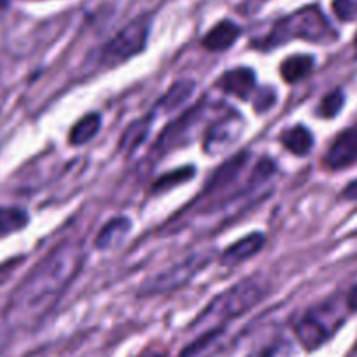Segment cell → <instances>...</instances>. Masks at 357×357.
I'll return each instance as SVG.
<instances>
[{
  "label": "cell",
  "instance_id": "cell-20",
  "mask_svg": "<svg viewBox=\"0 0 357 357\" xmlns=\"http://www.w3.org/2000/svg\"><path fill=\"white\" fill-rule=\"evenodd\" d=\"M28 225L26 211L20 208L0 209V237H7L14 232H20Z\"/></svg>",
  "mask_w": 357,
  "mask_h": 357
},
{
  "label": "cell",
  "instance_id": "cell-23",
  "mask_svg": "<svg viewBox=\"0 0 357 357\" xmlns=\"http://www.w3.org/2000/svg\"><path fill=\"white\" fill-rule=\"evenodd\" d=\"M335 16L344 23L357 20V0H333L331 3Z\"/></svg>",
  "mask_w": 357,
  "mask_h": 357
},
{
  "label": "cell",
  "instance_id": "cell-12",
  "mask_svg": "<svg viewBox=\"0 0 357 357\" xmlns=\"http://www.w3.org/2000/svg\"><path fill=\"white\" fill-rule=\"evenodd\" d=\"M265 246V236L261 232H253L250 236L243 237V239L236 241L234 244H230L225 251L220 257V261L225 267H236L241 265L243 261L250 260V258L257 257Z\"/></svg>",
  "mask_w": 357,
  "mask_h": 357
},
{
  "label": "cell",
  "instance_id": "cell-3",
  "mask_svg": "<svg viewBox=\"0 0 357 357\" xmlns=\"http://www.w3.org/2000/svg\"><path fill=\"white\" fill-rule=\"evenodd\" d=\"M267 295V288L257 279H244L237 282L232 288L223 291L222 295L215 296L208 303L204 310L199 314L192 328H201V333H208L213 330H223L229 321L237 319L246 314L255 305L261 302Z\"/></svg>",
  "mask_w": 357,
  "mask_h": 357
},
{
  "label": "cell",
  "instance_id": "cell-9",
  "mask_svg": "<svg viewBox=\"0 0 357 357\" xmlns=\"http://www.w3.org/2000/svg\"><path fill=\"white\" fill-rule=\"evenodd\" d=\"M248 160H250V155L246 152H241L237 155H234L232 159L227 160V162H223L222 167L216 169L213 173V176L209 178V183L206 185L204 192H202V197L215 199L216 195L223 194L230 185H234L239 180L244 167L248 166Z\"/></svg>",
  "mask_w": 357,
  "mask_h": 357
},
{
  "label": "cell",
  "instance_id": "cell-27",
  "mask_svg": "<svg viewBox=\"0 0 357 357\" xmlns=\"http://www.w3.org/2000/svg\"><path fill=\"white\" fill-rule=\"evenodd\" d=\"M7 335H9V331H7V324L3 323V321H0V352L3 351V345H6L7 342Z\"/></svg>",
  "mask_w": 357,
  "mask_h": 357
},
{
  "label": "cell",
  "instance_id": "cell-18",
  "mask_svg": "<svg viewBox=\"0 0 357 357\" xmlns=\"http://www.w3.org/2000/svg\"><path fill=\"white\" fill-rule=\"evenodd\" d=\"M195 91V84L192 80H178L174 82L173 86L167 89V93L160 98L159 107L164 108L166 112L174 110V108L181 107L188 98L194 94Z\"/></svg>",
  "mask_w": 357,
  "mask_h": 357
},
{
  "label": "cell",
  "instance_id": "cell-22",
  "mask_svg": "<svg viewBox=\"0 0 357 357\" xmlns=\"http://www.w3.org/2000/svg\"><path fill=\"white\" fill-rule=\"evenodd\" d=\"M344 103H345V96L344 93H342V89L331 91V93H328L326 96L323 98V101H321L319 114L326 119L335 117V115L342 110Z\"/></svg>",
  "mask_w": 357,
  "mask_h": 357
},
{
  "label": "cell",
  "instance_id": "cell-5",
  "mask_svg": "<svg viewBox=\"0 0 357 357\" xmlns=\"http://www.w3.org/2000/svg\"><path fill=\"white\" fill-rule=\"evenodd\" d=\"M340 323L342 317L337 312V305L321 303V305L307 310L305 316L296 323L295 333L300 344L307 351H314L333 335V331L340 326Z\"/></svg>",
  "mask_w": 357,
  "mask_h": 357
},
{
  "label": "cell",
  "instance_id": "cell-15",
  "mask_svg": "<svg viewBox=\"0 0 357 357\" xmlns=\"http://www.w3.org/2000/svg\"><path fill=\"white\" fill-rule=\"evenodd\" d=\"M281 143L284 145L286 150H289V152L293 153V155L303 157L312 150L314 136L305 126L298 124L282 131Z\"/></svg>",
  "mask_w": 357,
  "mask_h": 357
},
{
  "label": "cell",
  "instance_id": "cell-17",
  "mask_svg": "<svg viewBox=\"0 0 357 357\" xmlns=\"http://www.w3.org/2000/svg\"><path fill=\"white\" fill-rule=\"evenodd\" d=\"M101 128V117L98 114H87L70 129L68 142L72 145H84V143L91 142L94 136L100 132Z\"/></svg>",
  "mask_w": 357,
  "mask_h": 357
},
{
  "label": "cell",
  "instance_id": "cell-2",
  "mask_svg": "<svg viewBox=\"0 0 357 357\" xmlns=\"http://www.w3.org/2000/svg\"><path fill=\"white\" fill-rule=\"evenodd\" d=\"M295 38L314 44H333L338 38V31L323 13L319 3H310L275 21L268 33L264 38L255 40L253 45L261 51H271Z\"/></svg>",
  "mask_w": 357,
  "mask_h": 357
},
{
  "label": "cell",
  "instance_id": "cell-7",
  "mask_svg": "<svg viewBox=\"0 0 357 357\" xmlns=\"http://www.w3.org/2000/svg\"><path fill=\"white\" fill-rule=\"evenodd\" d=\"M206 110L208 107H204V101L195 105L194 108H190L188 112H185L183 115L176 119L174 122H171L162 132H160L159 139L155 143V150L164 152V150H171L174 146H181L190 139V136L194 135L195 129L199 128V124L204 119Z\"/></svg>",
  "mask_w": 357,
  "mask_h": 357
},
{
  "label": "cell",
  "instance_id": "cell-11",
  "mask_svg": "<svg viewBox=\"0 0 357 357\" xmlns=\"http://www.w3.org/2000/svg\"><path fill=\"white\" fill-rule=\"evenodd\" d=\"M218 87L227 94L248 101L257 87V75L248 66H237V68L227 70L218 79Z\"/></svg>",
  "mask_w": 357,
  "mask_h": 357
},
{
  "label": "cell",
  "instance_id": "cell-14",
  "mask_svg": "<svg viewBox=\"0 0 357 357\" xmlns=\"http://www.w3.org/2000/svg\"><path fill=\"white\" fill-rule=\"evenodd\" d=\"M129 230H131V220L126 218V216H117V218L110 220L98 234L96 248L105 251L121 246V243L126 239Z\"/></svg>",
  "mask_w": 357,
  "mask_h": 357
},
{
  "label": "cell",
  "instance_id": "cell-26",
  "mask_svg": "<svg viewBox=\"0 0 357 357\" xmlns=\"http://www.w3.org/2000/svg\"><path fill=\"white\" fill-rule=\"evenodd\" d=\"M344 197L349 199V201H357V180L344 188Z\"/></svg>",
  "mask_w": 357,
  "mask_h": 357
},
{
  "label": "cell",
  "instance_id": "cell-10",
  "mask_svg": "<svg viewBox=\"0 0 357 357\" xmlns=\"http://www.w3.org/2000/svg\"><path fill=\"white\" fill-rule=\"evenodd\" d=\"M324 162L331 169H344L357 162V124L344 129L328 149Z\"/></svg>",
  "mask_w": 357,
  "mask_h": 357
},
{
  "label": "cell",
  "instance_id": "cell-29",
  "mask_svg": "<svg viewBox=\"0 0 357 357\" xmlns=\"http://www.w3.org/2000/svg\"><path fill=\"white\" fill-rule=\"evenodd\" d=\"M354 47H356V51H357V31H356V37H354Z\"/></svg>",
  "mask_w": 357,
  "mask_h": 357
},
{
  "label": "cell",
  "instance_id": "cell-19",
  "mask_svg": "<svg viewBox=\"0 0 357 357\" xmlns=\"http://www.w3.org/2000/svg\"><path fill=\"white\" fill-rule=\"evenodd\" d=\"M150 122H152V117H143L132 122V124L126 129V132L121 138V146L126 152H131V150L138 149V146L145 142L146 135H149L150 131Z\"/></svg>",
  "mask_w": 357,
  "mask_h": 357
},
{
  "label": "cell",
  "instance_id": "cell-1",
  "mask_svg": "<svg viewBox=\"0 0 357 357\" xmlns=\"http://www.w3.org/2000/svg\"><path fill=\"white\" fill-rule=\"evenodd\" d=\"M84 258L86 251L80 241L59 243L14 291L7 307L9 321L17 326H35L61 298L82 268Z\"/></svg>",
  "mask_w": 357,
  "mask_h": 357
},
{
  "label": "cell",
  "instance_id": "cell-21",
  "mask_svg": "<svg viewBox=\"0 0 357 357\" xmlns=\"http://www.w3.org/2000/svg\"><path fill=\"white\" fill-rule=\"evenodd\" d=\"M194 174H195L194 167H181V169L171 171V173L164 174V176H160L159 180L153 183V192L169 190V188L176 187V185H181L185 183V181H188Z\"/></svg>",
  "mask_w": 357,
  "mask_h": 357
},
{
  "label": "cell",
  "instance_id": "cell-4",
  "mask_svg": "<svg viewBox=\"0 0 357 357\" xmlns=\"http://www.w3.org/2000/svg\"><path fill=\"white\" fill-rule=\"evenodd\" d=\"M150 28H152V17L146 14L129 21L103 45L100 52L101 65L112 68L145 51L149 44Z\"/></svg>",
  "mask_w": 357,
  "mask_h": 357
},
{
  "label": "cell",
  "instance_id": "cell-8",
  "mask_svg": "<svg viewBox=\"0 0 357 357\" xmlns=\"http://www.w3.org/2000/svg\"><path fill=\"white\" fill-rule=\"evenodd\" d=\"M244 129V121L236 112L222 115L216 122L209 126L204 138V150L211 155L230 149L239 139Z\"/></svg>",
  "mask_w": 357,
  "mask_h": 357
},
{
  "label": "cell",
  "instance_id": "cell-16",
  "mask_svg": "<svg viewBox=\"0 0 357 357\" xmlns=\"http://www.w3.org/2000/svg\"><path fill=\"white\" fill-rule=\"evenodd\" d=\"M314 68V58L307 54H295L281 63V77L288 84H295L305 79Z\"/></svg>",
  "mask_w": 357,
  "mask_h": 357
},
{
  "label": "cell",
  "instance_id": "cell-6",
  "mask_svg": "<svg viewBox=\"0 0 357 357\" xmlns=\"http://www.w3.org/2000/svg\"><path fill=\"white\" fill-rule=\"evenodd\" d=\"M211 260V257L206 253L194 255V257L187 258L181 264L174 265V267L167 268L162 274L155 275L152 281L145 282L142 288V295H159V293H169L173 289L181 288V286L187 284L195 274L202 271L204 267H208V261Z\"/></svg>",
  "mask_w": 357,
  "mask_h": 357
},
{
  "label": "cell",
  "instance_id": "cell-25",
  "mask_svg": "<svg viewBox=\"0 0 357 357\" xmlns=\"http://www.w3.org/2000/svg\"><path fill=\"white\" fill-rule=\"evenodd\" d=\"M345 303H347L349 310L352 312H357V284L351 288V291L347 293V298H345Z\"/></svg>",
  "mask_w": 357,
  "mask_h": 357
},
{
  "label": "cell",
  "instance_id": "cell-28",
  "mask_svg": "<svg viewBox=\"0 0 357 357\" xmlns=\"http://www.w3.org/2000/svg\"><path fill=\"white\" fill-rule=\"evenodd\" d=\"M138 357H167V354L162 351H155V349H149V351L142 352Z\"/></svg>",
  "mask_w": 357,
  "mask_h": 357
},
{
  "label": "cell",
  "instance_id": "cell-13",
  "mask_svg": "<svg viewBox=\"0 0 357 357\" xmlns=\"http://www.w3.org/2000/svg\"><path fill=\"white\" fill-rule=\"evenodd\" d=\"M243 35V28L232 20H222L202 37V47L209 52H222L232 47Z\"/></svg>",
  "mask_w": 357,
  "mask_h": 357
},
{
  "label": "cell",
  "instance_id": "cell-24",
  "mask_svg": "<svg viewBox=\"0 0 357 357\" xmlns=\"http://www.w3.org/2000/svg\"><path fill=\"white\" fill-rule=\"evenodd\" d=\"M275 103V93L272 89H264L258 93L257 100H255V110L257 112H267L272 105Z\"/></svg>",
  "mask_w": 357,
  "mask_h": 357
}]
</instances>
